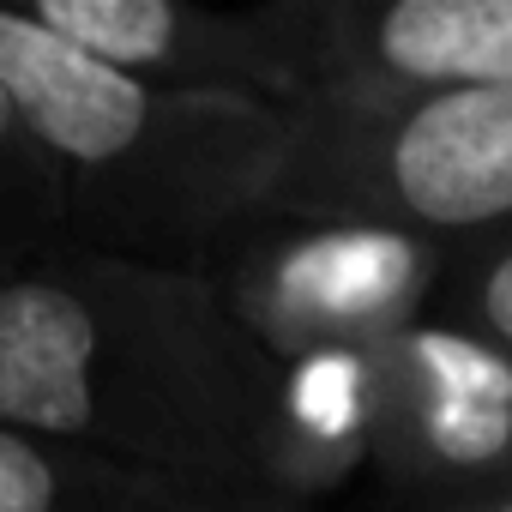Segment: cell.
Segmentation results:
<instances>
[{
	"mask_svg": "<svg viewBox=\"0 0 512 512\" xmlns=\"http://www.w3.org/2000/svg\"><path fill=\"white\" fill-rule=\"evenodd\" d=\"M272 404L278 362L205 272L55 247L0 278L7 428L169 476L272 488Z\"/></svg>",
	"mask_w": 512,
	"mask_h": 512,
	"instance_id": "obj_1",
	"label": "cell"
},
{
	"mask_svg": "<svg viewBox=\"0 0 512 512\" xmlns=\"http://www.w3.org/2000/svg\"><path fill=\"white\" fill-rule=\"evenodd\" d=\"M0 85L55 175L61 247L163 272H205L272 211L296 133V109L115 73L25 7H0Z\"/></svg>",
	"mask_w": 512,
	"mask_h": 512,
	"instance_id": "obj_2",
	"label": "cell"
},
{
	"mask_svg": "<svg viewBox=\"0 0 512 512\" xmlns=\"http://www.w3.org/2000/svg\"><path fill=\"white\" fill-rule=\"evenodd\" d=\"M272 211L386 223L446 253L512 241V91L314 97Z\"/></svg>",
	"mask_w": 512,
	"mask_h": 512,
	"instance_id": "obj_3",
	"label": "cell"
},
{
	"mask_svg": "<svg viewBox=\"0 0 512 512\" xmlns=\"http://www.w3.org/2000/svg\"><path fill=\"white\" fill-rule=\"evenodd\" d=\"M452 253L386 223L266 211L205 266L223 308L272 362L314 350H386L428 320Z\"/></svg>",
	"mask_w": 512,
	"mask_h": 512,
	"instance_id": "obj_4",
	"label": "cell"
},
{
	"mask_svg": "<svg viewBox=\"0 0 512 512\" xmlns=\"http://www.w3.org/2000/svg\"><path fill=\"white\" fill-rule=\"evenodd\" d=\"M25 13L91 61L169 91L272 109L320 97L326 0H25Z\"/></svg>",
	"mask_w": 512,
	"mask_h": 512,
	"instance_id": "obj_5",
	"label": "cell"
},
{
	"mask_svg": "<svg viewBox=\"0 0 512 512\" xmlns=\"http://www.w3.org/2000/svg\"><path fill=\"white\" fill-rule=\"evenodd\" d=\"M428 506L512 482V356L464 326L416 320L380 356V434L368 464Z\"/></svg>",
	"mask_w": 512,
	"mask_h": 512,
	"instance_id": "obj_6",
	"label": "cell"
},
{
	"mask_svg": "<svg viewBox=\"0 0 512 512\" xmlns=\"http://www.w3.org/2000/svg\"><path fill=\"white\" fill-rule=\"evenodd\" d=\"M512 91V0H326L320 97Z\"/></svg>",
	"mask_w": 512,
	"mask_h": 512,
	"instance_id": "obj_7",
	"label": "cell"
},
{
	"mask_svg": "<svg viewBox=\"0 0 512 512\" xmlns=\"http://www.w3.org/2000/svg\"><path fill=\"white\" fill-rule=\"evenodd\" d=\"M0 512H308L272 488H235L103 458L0 422Z\"/></svg>",
	"mask_w": 512,
	"mask_h": 512,
	"instance_id": "obj_8",
	"label": "cell"
},
{
	"mask_svg": "<svg viewBox=\"0 0 512 512\" xmlns=\"http://www.w3.org/2000/svg\"><path fill=\"white\" fill-rule=\"evenodd\" d=\"M380 356L386 350H314L278 362L272 458L266 482L308 506L374 464L380 434Z\"/></svg>",
	"mask_w": 512,
	"mask_h": 512,
	"instance_id": "obj_9",
	"label": "cell"
},
{
	"mask_svg": "<svg viewBox=\"0 0 512 512\" xmlns=\"http://www.w3.org/2000/svg\"><path fill=\"white\" fill-rule=\"evenodd\" d=\"M61 247V199L13 91L0 85V278Z\"/></svg>",
	"mask_w": 512,
	"mask_h": 512,
	"instance_id": "obj_10",
	"label": "cell"
},
{
	"mask_svg": "<svg viewBox=\"0 0 512 512\" xmlns=\"http://www.w3.org/2000/svg\"><path fill=\"white\" fill-rule=\"evenodd\" d=\"M428 314L446 320V326H464L482 344L512 356V241L452 253V266H446Z\"/></svg>",
	"mask_w": 512,
	"mask_h": 512,
	"instance_id": "obj_11",
	"label": "cell"
},
{
	"mask_svg": "<svg viewBox=\"0 0 512 512\" xmlns=\"http://www.w3.org/2000/svg\"><path fill=\"white\" fill-rule=\"evenodd\" d=\"M428 512H512V482H494L470 500H452V506H428Z\"/></svg>",
	"mask_w": 512,
	"mask_h": 512,
	"instance_id": "obj_12",
	"label": "cell"
}]
</instances>
